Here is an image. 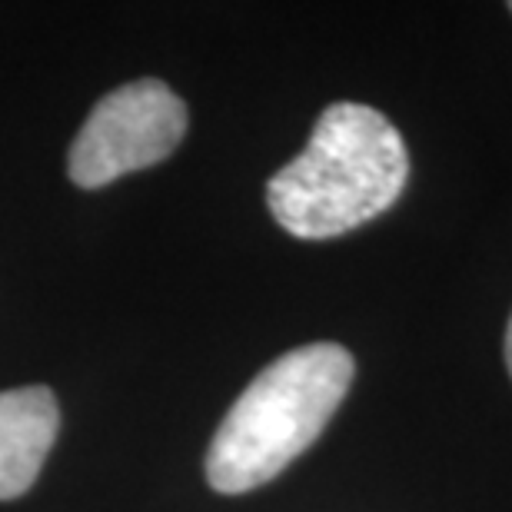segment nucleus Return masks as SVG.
Masks as SVG:
<instances>
[{
	"label": "nucleus",
	"mask_w": 512,
	"mask_h": 512,
	"mask_svg": "<svg viewBox=\"0 0 512 512\" xmlns=\"http://www.w3.org/2000/svg\"><path fill=\"white\" fill-rule=\"evenodd\" d=\"M409 153L399 130L366 104L326 107L306 150L276 173L266 203L300 240H330L376 220L399 200Z\"/></svg>",
	"instance_id": "nucleus-1"
},
{
	"label": "nucleus",
	"mask_w": 512,
	"mask_h": 512,
	"mask_svg": "<svg viewBox=\"0 0 512 512\" xmlns=\"http://www.w3.org/2000/svg\"><path fill=\"white\" fill-rule=\"evenodd\" d=\"M353 356L340 343L283 353L230 406L207 453V483L240 496L306 453L350 393Z\"/></svg>",
	"instance_id": "nucleus-2"
},
{
	"label": "nucleus",
	"mask_w": 512,
	"mask_h": 512,
	"mask_svg": "<svg viewBox=\"0 0 512 512\" xmlns=\"http://www.w3.org/2000/svg\"><path fill=\"white\" fill-rule=\"evenodd\" d=\"M187 133V107L157 77L110 90L70 147V180L97 190L124 173L167 160Z\"/></svg>",
	"instance_id": "nucleus-3"
},
{
	"label": "nucleus",
	"mask_w": 512,
	"mask_h": 512,
	"mask_svg": "<svg viewBox=\"0 0 512 512\" xmlns=\"http://www.w3.org/2000/svg\"><path fill=\"white\" fill-rule=\"evenodd\" d=\"M60 426L57 396L47 386L0 393V499L24 496L37 483Z\"/></svg>",
	"instance_id": "nucleus-4"
},
{
	"label": "nucleus",
	"mask_w": 512,
	"mask_h": 512,
	"mask_svg": "<svg viewBox=\"0 0 512 512\" xmlns=\"http://www.w3.org/2000/svg\"><path fill=\"white\" fill-rule=\"evenodd\" d=\"M506 366H509V376H512V316H509V326H506Z\"/></svg>",
	"instance_id": "nucleus-5"
},
{
	"label": "nucleus",
	"mask_w": 512,
	"mask_h": 512,
	"mask_svg": "<svg viewBox=\"0 0 512 512\" xmlns=\"http://www.w3.org/2000/svg\"><path fill=\"white\" fill-rule=\"evenodd\" d=\"M509 10H512V4H509Z\"/></svg>",
	"instance_id": "nucleus-6"
}]
</instances>
